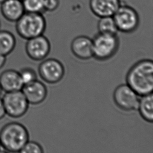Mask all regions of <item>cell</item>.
<instances>
[{
	"label": "cell",
	"instance_id": "cell-1",
	"mask_svg": "<svg viewBox=\"0 0 153 153\" xmlns=\"http://www.w3.org/2000/svg\"><path fill=\"white\" fill-rule=\"evenodd\" d=\"M127 84L139 96L153 93V63L144 60L134 64L126 76Z\"/></svg>",
	"mask_w": 153,
	"mask_h": 153
},
{
	"label": "cell",
	"instance_id": "cell-2",
	"mask_svg": "<svg viewBox=\"0 0 153 153\" xmlns=\"http://www.w3.org/2000/svg\"><path fill=\"white\" fill-rule=\"evenodd\" d=\"M29 133L24 126L13 122L5 125L0 131L1 147L6 152H20L29 141Z\"/></svg>",
	"mask_w": 153,
	"mask_h": 153
},
{
	"label": "cell",
	"instance_id": "cell-3",
	"mask_svg": "<svg viewBox=\"0 0 153 153\" xmlns=\"http://www.w3.org/2000/svg\"><path fill=\"white\" fill-rule=\"evenodd\" d=\"M15 23L17 33L26 40L43 35L47 26L42 13H38L25 12Z\"/></svg>",
	"mask_w": 153,
	"mask_h": 153
},
{
	"label": "cell",
	"instance_id": "cell-4",
	"mask_svg": "<svg viewBox=\"0 0 153 153\" xmlns=\"http://www.w3.org/2000/svg\"><path fill=\"white\" fill-rule=\"evenodd\" d=\"M92 40L93 56L97 60H105L111 58L119 46V40L117 35L99 33Z\"/></svg>",
	"mask_w": 153,
	"mask_h": 153
},
{
	"label": "cell",
	"instance_id": "cell-5",
	"mask_svg": "<svg viewBox=\"0 0 153 153\" xmlns=\"http://www.w3.org/2000/svg\"><path fill=\"white\" fill-rule=\"evenodd\" d=\"M112 17L118 31L131 33L139 27V14L137 10L131 6L121 4Z\"/></svg>",
	"mask_w": 153,
	"mask_h": 153
},
{
	"label": "cell",
	"instance_id": "cell-6",
	"mask_svg": "<svg viewBox=\"0 0 153 153\" xmlns=\"http://www.w3.org/2000/svg\"><path fill=\"white\" fill-rule=\"evenodd\" d=\"M6 114L20 118L27 112L29 104L22 91L6 92L2 99Z\"/></svg>",
	"mask_w": 153,
	"mask_h": 153
},
{
	"label": "cell",
	"instance_id": "cell-7",
	"mask_svg": "<svg viewBox=\"0 0 153 153\" xmlns=\"http://www.w3.org/2000/svg\"><path fill=\"white\" fill-rule=\"evenodd\" d=\"M139 96L128 84L120 85L114 93V102L118 107L125 111L137 109Z\"/></svg>",
	"mask_w": 153,
	"mask_h": 153
},
{
	"label": "cell",
	"instance_id": "cell-8",
	"mask_svg": "<svg viewBox=\"0 0 153 153\" xmlns=\"http://www.w3.org/2000/svg\"><path fill=\"white\" fill-rule=\"evenodd\" d=\"M40 76L44 81L49 84H56L64 76V66L54 59H49L42 62L39 66Z\"/></svg>",
	"mask_w": 153,
	"mask_h": 153
},
{
	"label": "cell",
	"instance_id": "cell-9",
	"mask_svg": "<svg viewBox=\"0 0 153 153\" xmlns=\"http://www.w3.org/2000/svg\"><path fill=\"white\" fill-rule=\"evenodd\" d=\"M25 50L28 56L34 61H42L49 53L50 42L43 35L27 40Z\"/></svg>",
	"mask_w": 153,
	"mask_h": 153
},
{
	"label": "cell",
	"instance_id": "cell-10",
	"mask_svg": "<svg viewBox=\"0 0 153 153\" xmlns=\"http://www.w3.org/2000/svg\"><path fill=\"white\" fill-rule=\"evenodd\" d=\"M28 103L38 105L42 103L47 96V89L44 83L35 80L23 86L21 90Z\"/></svg>",
	"mask_w": 153,
	"mask_h": 153
},
{
	"label": "cell",
	"instance_id": "cell-11",
	"mask_svg": "<svg viewBox=\"0 0 153 153\" xmlns=\"http://www.w3.org/2000/svg\"><path fill=\"white\" fill-rule=\"evenodd\" d=\"M71 50L76 57L81 60H88L93 57V40L85 36H80L73 40Z\"/></svg>",
	"mask_w": 153,
	"mask_h": 153
},
{
	"label": "cell",
	"instance_id": "cell-12",
	"mask_svg": "<svg viewBox=\"0 0 153 153\" xmlns=\"http://www.w3.org/2000/svg\"><path fill=\"white\" fill-rule=\"evenodd\" d=\"M120 0H89V7L98 17L113 16L121 5Z\"/></svg>",
	"mask_w": 153,
	"mask_h": 153
},
{
	"label": "cell",
	"instance_id": "cell-13",
	"mask_svg": "<svg viewBox=\"0 0 153 153\" xmlns=\"http://www.w3.org/2000/svg\"><path fill=\"white\" fill-rule=\"evenodd\" d=\"M1 13L6 21L16 23L25 13L22 0H6L1 4Z\"/></svg>",
	"mask_w": 153,
	"mask_h": 153
},
{
	"label": "cell",
	"instance_id": "cell-14",
	"mask_svg": "<svg viewBox=\"0 0 153 153\" xmlns=\"http://www.w3.org/2000/svg\"><path fill=\"white\" fill-rule=\"evenodd\" d=\"M0 86L5 92L21 91L24 84L21 80L19 72L7 70L0 75Z\"/></svg>",
	"mask_w": 153,
	"mask_h": 153
},
{
	"label": "cell",
	"instance_id": "cell-15",
	"mask_svg": "<svg viewBox=\"0 0 153 153\" xmlns=\"http://www.w3.org/2000/svg\"><path fill=\"white\" fill-rule=\"evenodd\" d=\"M141 117L147 122L153 121V93L142 96L139 100L138 108Z\"/></svg>",
	"mask_w": 153,
	"mask_h": 153
},
{
	"label": "cell",
	"instance_id": "cell-16",
	"mask_svg": "<svg viewBox=\"0 0 153 153\" xmlns=\"http://www.w3.org/2000/svg\"><path fill=\"white\" fill-rule=\"evenodd\" d=\"M16 44L14 35L10 31L0 30V54L7 56L14 49Z\"/></svg>",
	"mask_w": 153,
	"mask_h": 153
},
{
	"label": "cell",
	"instance_id": "cell-17",
	"mask_svg": "<svg viewBox=\"0 0 153 153\" xmlns=\"http://www.w3.org/2000/svg\"><path fill=\"white\" fill-rule=\"evenodd\" d=\"M99 33L117 35L118 30L112 16L100 17L98 22Z\"/></svg>",
	"mask_w": 153,
	"mask_h": 153
},
{
	"label": "cell",
	"instance_id": "cell-18",
	"mask_svg": "<svg viewBox=\"0 0 153 153\" xmlns=\"http://www.w3.org/2000/svg\"><path fill=\"white\" fill-rule=\"evenodd\" d=\"M25 12L42 13L45 11V0H23Z\"/></svg>",
	"mask_w": 153,
	"mask_h": 153
},
{
	"label": "cell",
	"instance_id": "cell-19",
	"mask_svg": "<svg viewBox=\"0 0 153 153\" xmlns=\"http://www.w3.org/2000/svg\"><path fill=\"white\" fill-rule=\"evenodd\" d=\"M21 80L24 85L31 83L37 79V74L33 69L29 68H23L19 72Z\"/></svg>",
	"mask_w": 153,
	"mask_h": 153
},
{
	"label": "cell",
	"instance_id": "cell-20",
	"mask_svg": "<svg viewBox=\"0 0 153 153\" xmlns=\"http://www.w3.org/2000/svg\"><path fill=\"white\" fill-rule=\"evenodd\" d=\"M19 153H44V150L39 144L33 141H28Z\"/></svg>",
	"mask_w": 153,
	"mask_h": 153
},
{
	"label": "cell",
	"instance_id": "cell-21",
	"mask_svg": "<svg viewBox=\"0 0 153 153\" xmlns=\"http://www.w3.org/2000/svg\"><path fill=\"white\" fill-rule=\"evenodd\" d=\"M60 4L59 0H45V11L53 12L56 10Z\"/></svg>",
	"mask_w": 153,
	"mask_h": 153
},
{
	"label": "cell",
	"instance_id": "cell-22",
	"mask_svg": "<svg viewBox=\"0 0 153 153\" xmlns=\"http://www.w3.org/2000/svg\"><path fill=\"white\" fill-rule=\"evenodd\" d=\"M6 114V112L4 108V104L2 100L0 99V120L4 118Z\"/></svg>",
	"mask_w": 153,
	"mask_h": 153
},
{
	"label": "cell",
	"instance_id": "cell-23",
	"mask_svg": "<svg viewBox=\"0 0 153 153\" xmlns=\"http://www.w3.org/2000/svg\"><path fill=\"white\" fill-rule=\"evenodd\" d=\"M6 56L0 54V69L2 68L6 62Z\"/></svg>",
	"mask_w": 153,
	"mask_h": 153
},
{
	"label": "cell",
	"instance_id": "cell-24",
	"mask_svg": "<svg viewBox=\"0 0 153 153\" xmlns=\"http://www.w3.org/2000/svg\"><path fill=\"white\" fill-rule=\"evenodd\" d=\"M2 91H3V90H2V88H1V86H0V96H1V94H2Z\"/></svg>",
	"mask_w": 153,
	"mask_h": 153
},
{
	"label": "cell",
	"instance_id": "cell-25",
	"mask_svg": "<svg viewBox=\"0 0 153 153\" xmlns=\"http://www.w3.org/2000/svg\"><path fill=\"white\" fill-rule=\"evenodd\" d=\"M6 0H0V4H2V3H3Z\"/></svg>",
	"mask_w": 153,
	"mask_h": 153
},
{
	"label": "cell",
	"instance_id": "cell-26",
	"mask_svg": "<svg viewBox=\"0 0 153 153\" xmlns=\"http://www.w3.org/2000/svg\"><path fill=\"white\" fill-rule=\"evenodd\" d=\"M1 21H0V30H1Z\"/></svg>",
	"mask_w": 153,
	"mask_h": 153
},
{
	"label": "cell",
	"instance_id": "cell-27",
	"mask_svg": "<svg viewBox=\"0 0 153 153\" xmlns=\"http://www.w3.org/2000/svg\"><path fill=\"white\" fill-rule=\"evenodd\" d=\"M1 143H0V149H1Z\"/></svg>",
	"mask_w": 153,
	"mask_h": 153
},
{
	"label": "cell",
	"instance_id": "cell-28",
	"mask_svg": "<svg viewBox=\"0 0 153 153\" xmlns=\"http://www.w3.org/2000/svg\"><path fill=\"white\" fill-rule=\"evenodd\" d=\"M22 1H23V0H22Z\"/></svg>",
	"mask_w": 153,
	"mask_h": 153
}]
</instances>
